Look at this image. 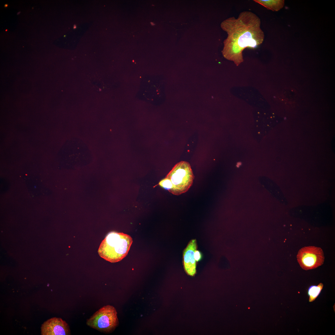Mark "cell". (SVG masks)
<instances>
[{
  "mask_svg": "<svg viewBox=\"0 0 335 335\" xmlns=\"http://www.w3.org/2000/svg\"><path fill=\"white\" fill-rule=\"evenodd\" d=\"M260 18L249 11L241 12L238 18L227 19L221 27L228 36L224 41V56L237 66L243 61L242 52L247 47L255 48L263 41L264 35Z\"/></svg>",
  "mask_w": 335,
  "mask_h": 335,
  "instance_id": "obj_1",
  "label": "cell"
},
{
  "mask_svg": "<svg viewBox=\"0 0 335 335\" xmlns=\"http://www.w3.org/2000/svg\"><path fill=\"white\" fill-rule=\"evenodd\" d=\"M133 240L129 235L114 231L109 232L101 242L99 256L112 263L120 261L128 254Z\"/></svg>",
  "mask_w": 335,
  "mask_h": 335,
  "instance_id": "obj_2",
  "label": "cell"
},
{
  "mask_svg": "<svg viewBox=\"0 0 335 335\" xmlns=\"http://www.w3.org/2000/svg\"><path fill=\"white\" fill-rule=\"evenodd\" d=\"M166 178L169 179L172 184L169 192L178 195L189 190L193 184L194 176L190 163L181 161L174 167Z\"/></svg>",
  "mask_w": 335,
  "mask_h": 335,
  "instance_id": "obj_3",
  "label": "cell"
},
{
  "mask_svg": "<svg viewBox=\"0 0 335 335\" xmlns=\"http://www.w3.org/2000/svg\"><path fill=\"white\" fill-rule=\"evenodd\" d=\"M117 314L114 307L107 305L101 308L87 319L86 324L100 332L110 333L118 325Z\"/></svg>",
  "mask_w": 335,
  "mask_h": 335,
  "instance_id": "obj_4",
  "label": "cell"
},
{
  "mask_svg": "<svg viewBox=\"0 0 335 335\" xmlns=\"http://www.w3.org/2000/svg\"><path fill=\"white\" fill-rule=\"evenodd\" d=\"M297 257L301 267L305 270L314 269L321 266L324 259L322 249L314 246L305 247L300 249Z\"/></svg>",
  "mask_w": 335,
  "mask_h": 335,
  "instance_id": "obj_5",
  "label": "cell"
},
{
  "mask_svg": "<svg viewBox=\"0 0 335 335\" xmlns=\"http://www.w3.org/2000/svg\"><path fill=\"white\" fill-rule=\"evenodd\" d=\"M42 335H69L70 330L68 324L61 318L53 317L45 321L41 327Z\"/></svg>",
  "mask_w": 335,
  "mask_h": 335,
  "instance_id": "obj_6",
  "label": "cell"
},
{
  "mask_svg": "<svg viewBox=\"0 0 335 335\" xmlns=\"http://www.w3.org/2000/svg\"><path fill=\"white\" fill-rule=\"evenodd\" d=\"M197 248L196 241L193 239L189 242L183 252L184 268L187 273L190 276H194L196 272V261L194 253Z\"/></svg>",
  "mask_w": 335,
  "mask_h": 335,
  "instance_id": "obj_7",
  "label": "cell"
},
{
  "mask_svg": "<svg viewBox=\"0 0 335 335\" xmlns=\"http://www.w3.org/2000/svg\"><path fill=\"white\" fill-rule=\"evenodd\" d=\"M267 9L273 11H278L284 6V0H254Z\"/></svg>",
  "mask_w": 335,
  "mask_h": 335,
  "instance_id": "obj_8",
  "label": "cell"
},
{
  "mask_svg": "<svg viewBox=\"0 0 335 335\" xmlns=\"http://www.w3.org/2000/svg\"><path fill=\"white\" fill-rule=\"evenodd\" d=\"M323 287V284L321 283L317 285H311L309 287L307 294L310 302L314 301L318 297L321 293Z\"/></svg>",
  "mask_w": 335,
  "mask_h": 335,
  "instance_id": "obj_9",
  "label": "cell"
},
{
  "mask_svg": "<svg viewBox=\"0 0 335 335\" xmlns=\"http://www.w3.org/2000/svg\"><path fill=\"white\" fill-rule=\"evenodd\" d=\"M159 185L164 189L168 190L169 191L172 188V184L171 181L167 178L161 180L159 182Z\"/></svg>",
  "mask_w": 335,
  "mask_h": 335,
  "instance_id": "obj_10",
  "label": "cell"
},
{
  "mask_svg": "<svg viewBox=\"0 0 335 335\" xmlns=\"http://www.w3.org/2000/svg\"><path fill=\"white\" fill-rule=\"evenodd\" d=\"M194 257L197 262L199 261L201 259L202 257V254L199 251L196 250L195 251L194 253Z\"/></svg>",
  "mask_w": 335,
  "mask_h": 335,
  "instance_id": "obj_11",
  "label": "cell"
},
{
  "mask_svg": "<svg viewBox=\"0 0 335 335\" xmlns=\"http://www.w3.org/2000/svg\"><path fill=\"white\" fill-rule=\"evenodd\" d=\"M8 5L7 4H5V5L4 6V7H8Z\"/></svg>",
  "mask_w": 335,
  "mask_h": 335,
  "instance_id": "obj_12",
  "label": "cell"
},
{
  "mask_svg": "<svg viewBox=\"0 0 335 335\" xmlns=\"http://www.w3.org/2000/svg\"><path fill=\"white\" fill-rule=\"evenodd\" d=\"M20 12H18V13H17V15H19V14H20Z\"/></svg>",
  "mask_w": 335,
  "mask_h": 335,
  "instance_id": "obj_13",
  "label": "cell"
},
{
  "mask_svg": "<svg viewBox=\"0 0 335 335\" xmlns=\"http://www.w3.org/2000/svg\"><path fill=\"white\" fill-rule=\"evenodd\" d=\"M151 24L152 25H154V23H153L152 22H151Z\"/></svg>",
  "mask_w": 335,
  "mask_h": 335,
  "instance_id": "obj_14",
  "label": "cell"
},
{
  "mask_svg": "<svg viewBox=\"0 0 335 335\" xmlns=\"http://www.w3.org/2000/svg\"><path fill=\"white\" fill-rule=\"evenodd\" d=\"M76 26H74V29H75V28H76Z\"/></svg>",
  "mask_w": 335,
  "mask_h": 335,
  "instance_id": "obj_15",
  "label": "cell"
},
{
  "mask_svg": "<svg viewBox=\"0 0 335 335\" xmlns=\"http://www.w3.org/2000/svg\"><path fill=\"white\" fill-rule=\"evenodd\" d=\"M7 31V29H6V31Z\"/></svg>",
  "mask_w": 335,
  "mask_h": 335,
  "instance_id": "obj_16",
  "label": "cell"
}]
</instances>
